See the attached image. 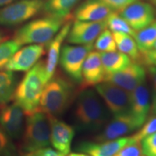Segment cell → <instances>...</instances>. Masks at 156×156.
<instances>
[{
  "label": "cell",
  "mask_w": 156,
  "mask_h": 156,
  "mask_svg": "<svg viewBox=\"0 0 156 156\" xmlns=\"http://www.w3.org/2000/svg\"><path fill=\"white\" fill-rule=\"evenodd\" d=\"M135 142L132 136H124L105 142H83L78 146V151L90 156H114L124 146Z\"/></svg>",
  "instance_id": "14"
},
{
  "label": "cell",
  "mask_w": 156,
  "mask_h": 156,
  "mask_svg": "<svg viewBox=\"0 0 156 156\" xmlns=\"http://www.w3.org/2000/svg\"><path fill=\"white\" fill-rule=\"evenodd\" d=\"M64 19L47 16L34 20L21 27L14 39L22 45L48 44L64 25Z\"/></svg>",
  "instance_id": "5"
},
{
  "label": "cell",
  "mask_w": 156,
  "mask_h": 156,
  "mask_svg": "<svg viewBox=\"0 0 156 156\" xmlns=\"http://www.w3.org/2000/svg\"><path fill=\"white\" fill-rule=\"evenodd\" d=\"M142 55V60L147 65H153L156 67V50L152 48L151 50L140 52Z\"/></svg>",
  "instance_id": "34"
},
{
  "label": "cell",
  "mask_w": 156,
  "mask_h": 156,
  "mask_svg": "<svg viewBox=\"0 0 156 156\" xmlns=\"http://www.w3.org/2000/svg\"><path fill=\"white\" fill-rule=\"evenodd\" d=\"M93 47L98 52L116 51V45L111 30L108 28L104 29L95 39Z\"/></svg>",
  "instance_id": "27"
},
{
  "label": "cell",
  "mask_w": 156,
  "mask_h": 156,
  "mask_svg": "<svg viewBox=\"0 0 156 156\" xmlns=\"http://www.w3.org/2000/svg\"><path fill=\"white\" fill-rule=\"evenodd\" d=\"M113 10L101 0H85L75 12L77 20L98 22L106 19Z\"/></svg>",
  "instance_id": "18"
},
{
  "label": "cell",
  "mask_w": 156,
  "mask_h": 156,
  "mask_svg": "<svg viewBox=\"0 0 156 156\" xmlns=\"http://www.w3.org/2000/svg\"><path fill=\"white\" fill-rule=\"evenodd\" d=\"M106 23L107 28L112 30V32L124 33V34L130 35L134 38L136 31L129 26V25L120 15L112 12L106 17Z\"/></svg>",
  "instance_id": "26"
},
{
  "label": "cell",
  "mask_w": 156,
  "mask_h": 156,
  "mask_svg": "<svg viewBox=\"0 0 156 156\" xmlns=\"http://www.w3.org/2000/svg\"><path fill=\"white\" fill-rule=\"evenodd\" d=\"M105 74L101 53L91 51L84 62L82 69V87L83 89L97 85L104 80Z\"/></svg>",
  "instance_id": "17"
},
{
  "label": "cell",
  "mask_w": 156,
  "mask_h": 156,
  "mask_svg": "<svg viewBox=\"0 0 156 156\" xmlns=\"http://www.w3.org/2000/svg\"><path fill=\"white\" fill-rule=\"evenodd\" d=\"M113 11H122L136 0H101Z\"/></svg>",
  "instance_id": "33"
},
{
  "label": "cell",
  "mask_w": 156,
  "mask_h": 156,
  "mask_svg": "<svg viewBox=\"0 0 156 156\" xmlns=\"http://www.w3.org/2000/svg\"><path fill=\"white\" fill-rule=\"evenodd\" d=\"M21 47L15 39L0 43V69L5 67L12 56Z\"/></svg>",
  "instance_id": "28"
},
{
  "label": "cell",
  "mask_w": 156,
  "mask_h": 156,
  "mask_svg": "<svg viewBox=\"0 0 156 156\" xmlns=\"http://www.w3.org/2000/svg\"><path fill=\"white\" fill-rule=\"evenodd\" d=\"M153 49H155V50H156V42H155V44H154V46H153Z\"/></svg>",
  "instance_id": "43"
},
{
  "label": "cell",
  "mask_w": 156,
  "mask_h": 156,
  "mask_svg": "<svg viewBox=\"0 0 156 156\" xmlns=\"http://www.w3.org/2000/svg\"><path fill=\"white\" fill-rule=\"evenodd\" d=\"M49 116V115H48ZM51 123V143L56 151L67 155L75 136V129L67 123L49 116Z\"/></svg>",
  "instance_id": "15"
},
{
  "label": "cell",
  "mask_w": 156,
  "mask_h": 156,
  "mask_svg": "<svg viewBox=\"0 0 156 156\" xmlns=\"http://www.w3.org/2000/svg\"><path fill=\"white\" fill-rule=\"evenodd\" d=\"M80 0H45L43 11L47 16L65 19Z\"/></svg>",
  "instance_id": "22"
},
{
  "label": "cell",
  "mask_w": 156,
  "mask_h": 156,
  "mask_svg": "<svg viewBox=\"0 0 156 156\" xmlns=\"http://www.w3.org/2000/svg\"><path fill=\"white\" fill-rule=\"evenodd\" d=\"M45 0H16L0 8V26L12 27L36 16L43 10Z\"/></svg>",
  "instance_id": "6"
},
{
  "label": "cell",
  "mask_w": 156,
  "mask_h": 156,
  "mask_svg": "<svg viewBox=\"0 0 156 156\" xmlns=\"http://www.w3.org/2000/svg\"><path fill=\"white\" fill-rule=\"evenodd\" d=\"M67 156H88L87 155H85V154H81V153H70V154H68Z\"/></svg>",
  "instance_id": "39"
},
{
  "label": "cell",
  "mask_w": 156,
  "mask_h": 156,
  "mask_svg": "<svg viewBox=\"0 0 156 156\" xmlns=\"http://www.w3.org/2000/svg\"><path fill=\"white\" fill-rule=\"evenodd\" d=\"M107 28L106 20L98 22L76 20L71 25L67 38V42L75 45L93 44L104 29Z\"/></svg>",
  "instance_id": "12"
},
{
  "label": "cell",
  "mask_w": 156,
  "mask_h": 156,
  "mask_svg": "<svg viewBox=\"0 0 156 156\" xmlns=\"http://www.w3.org/2000/svg\"><path fill=\"white\" fill-rule=\"evenodd\" d=\"M48 80L44 61L38 62L29 69L15 89V103L24 111L25 115L39 108L41 97Z\"/></svg>",
  "instance_id": "1"
},
{
  "label": "cell",
  "mask_w": 156,
  "mask_h": 156,
  "mask_svg": "<svg viewBox=\"0 0 156 156\" xmlns=\"http://www.w3.org/2000/svg\"><path fill=\"white\" fill-rule=\"evenodd\" d=\"M112 34L116 48L120 52L125 54L134 62L140 57V51L134 37L124 33L113 32Z\"/></svg>",
  "instance_id": "24"
},
{
  "label": "cell",
  "mask_w": 156,
  "mask_h": 156,
  "mask_svg": "<svg viewBox=\"0 0 156 156\" xmlns=\"http://www.w3.org/2000/svg\"><path fill=\"white\" fill-rule=\"evenodd\" d=\"M24 156H34L33 155L32 153H27V154H25Z\"/></svg>",
  "instance_id": "42"
},
{
  "label": "cell",
  "mask_w": 156,
  "mask_h": 156,
  "mask_svg": "<svg viewBox=\"0 0 156 156\" xmlns=\"http://www.w3.org/2000/svg\"><path fill=\"white\" fill-rule=\"evenodd\" d=\"M147 73L153 83L155 93H156V67L153 65H147Z\"/></svg>",
  "instance_id": "36"
},
{
  "label": "cell",
  "mask_w": 156,
  "mask_h": 156,
  "mask_svg": "<svg viewBox=\"0 0 156 156\" xmlns=\"http://www.w3.org/2000/svg\"><path fill=\"white\" fill-rule=\"evenodd\" d=\"M151 108L152 113L156 116V93H155L153 95V103H152V105L151 106Z\"/></svg>",
  "instance_id": "37"
},
{
  "label": "cell",
  "mask_w": 156,
  "mask_h": 156,
  "mask_svg": "<svg viewBox=\"0 0 156 156\" xmlns=\"http://www.w3.org/2000/svg\"><path fill=\"white\" fill-rule=\"evenodd\" d=\"M21 150L25 154L48 147L51 143L50 117L40 107L26 115Z\"/></svg>",
  "instance_id": "3"
},
{
  "label": "cell",
  "mask_w": 156,
  "mask_h": 156,
  "mask_svg": "<svg viewBox=\"0 0 156 156\" xmlns=\"http://www.w3.org/2000/svg\"><path fill=\"white\" fill-rule=\"evenodd\" d=\"M143 155L145 156H156V132L145 136L141 140Z\"/></svg>",
  "instance_id": "32"
},
{
  "label": "cell",
  "mask_w": 156,
  "mask_h": 156,
  "mask_svg": "<svg viewBox=\"0 0 156 156\" xmlns=\"http://www.w3.org/2000/svg\"><path fill=\"white\" fill-rule=\"evenodd\" d=\"M16 83L13 72L0 70V106H5L14 97Z\"/></svg>",
  "instance_id": "23"
},
{
  "label": "cell",
  "mask_w": 156,
  "mask_h": 156,
  "mask_svg": "<svg viewBox=\"0 0 156 156\" xmlns=\"http://www.w3.org/2000/svg\"><path fill=\"white\" fill-rule=\"evenodd\" d=\"M93 48V44L86 45H64L62 47L59 62L64 71L72 79L82 81V69L85 58Z\"/></svg>",
  "instance_id": "7"
},
{
  "label": "cell",
  "mask_w": 156,
  "mask_h": 156,
  "mask_svg": "<svg viewBox=\"0 0 156 156\" xmlns=\"http://www.w3.org/2000/svg\"><path fill=\"white\" fill-rule=\"evenodd\" d=\"M4 39H5V35L3 34L2 32H1V31H0V43L2 42Z\"/></svg>",
  "instance_id": "41"
},
{
  "label": "cell",
  "mask_w": 156,
  "mask_h": 156,
  "mask_svg": "<svg viewBox=\"0 0 156 156\" xmlns=\"http://www.w3.org/2000/svg\"><path fill=\"white\" fill-rule=\"evenodd\" d=\"M75 114L77 124L88 130L98 129L110 118V112L96 90L87 88L78 95Z\"/></svg>",
  "instance_id": "2"
},
{
  "label": "cell",
  "mask_w": 156,
  "mask_h": 156,
  "mask_svg": "<svg viewBox=\"0 0 156 156\" xmlns=\"http://www.w3.org/2000/svg\"><path fill=\"white\" fill-rule=\"evenodd\" d=\"M120 15L134 30L145 28L155 20V9L149 2H134L121 11Z\"/></svg>",
  "instance_id": "11"
},
{
  "label": "cell",
  "mask_w": 156,
  "mask_h": 156,
  "mask_svg": "<svg viewBox=\"0 0 156 156\" xmlns=\"http://www.w3.org/2000/svg\"><path fill=\"white\" fill-rule=\"evenodd\" d=\"M32 153L34 156H66L58 151L47 147L33 152Z\"/></svg>",
  "instance_id": "35"
},
{
  "label": "cell",
  "mask_w": 156,
  "mask_h": 156,
  "mask_svg": "<svg viewBox=\"0 0 156 156\" xmlns=\"http://www.w3.org/2000/svg\"><path fill=\"white\" fill-rule=\"evenodd\" d=\"M150 110V93L144 82L130 93V113L143 124Z\"/></svg>",
  "instance_id": "20"
},
{
  "label": "cell",
  "mask_w": 156,
  "mask_h": 156,
  "mask_svg": "<svg viewBox=\"0 0 156 156\" xmlns=\"http://www.w3.org/2000/svg\"><path fill=\"white\" fill-rule=\"evenodd\" d=\"M16 0H0V8L5 7V6L9 5Z\"/></svg>",
  "instance_id": "38"
},
{
  "label": "cell",
  "mask_w": 156,
  "mask_h": 156,
  "mask_svg": "<svg viewBox=\"0 0 156 156\" xmlns=\"http://www.w3.org/2000/svg\"><path fill=\"white\" fill-rule=\"evenodd\" d=\"M139 131L136 132L134 135H132V138L135 142H141V140L145 138V136L156 132V116L154 115L151 116L147 120L145 121Z\"/></svg>",
  "instance_id": "30"
},
{
  "label": "cell",
  "mask_w": 156,
  "mask_h": 156,
  "mask_svg": "<svg viewBox=\"0 0 156 156\" xmlns=\"http://www.w3.org/2000/svg\"><path fill=\"white\" fill-rule=\"evenodd\" d=\"M73 94L72 85L59 75L52 77L45 85L39 107L51 116L62 114L69 106Z\"/></svg>",
  "instance_id": "4"
},
{
  "label": "cell",
  "mask_w": 156,
  "mask_h": 156,
  "mask_svg": "<svg viewBox=\"0 0 156 156\" xmlns=\"http://www.w3.org/2000/svg\"><path fill=\"white\" fill-rule=\"evenodd\" d=\"M101 62L106 75L116 73L124 68L132 62L125 54L120 51L100 52Z\"/></svg>",
  "instance_id": "21"
},
{
  "label": "cell",
  "mask_w": 156,
  "mask_h": 156,
  "mask_svg": "<svg viewBox=\"0 0 156 156\" xmlns=\"http://www.w3.org/2000/svg\"><path fill=\"white\" fill-rule=\"evenodd\" d=\"M149 1H150V3L153 6V7L155 8V12H156V0H149Z\"/></svg>",
  "instance_id": "40"
},
{
  "label": "cell",
  "mask_w": 156,
  "mask_h": 156,
  "mask_svg": "<svg viewBox=\"0 0 156 156\" xmlns=\"http://www.w3.org/2000/svg\"><path fill=\"white\" fill-rule=\"evenodd\" d=\"M114 156H143L141 142H130Z\"/></svg>",
  "instance_id": "31"
},
{
  "label": "cell",
  "mask_w": 156,
  "mask_h": 156,
  "mask_svg": "<svg viewBox=\"0 0 156 156\" xmlns=\"http://www.w3.org/2000/svg\"><path fill=\"white\" fill-rule=\"evenodd\" d=\"M142 125L130 112L116 115L106 124L103 131L96 136L95 141L105 142L122 137V136L138 130Z\"/></svg>",
  "instance_id": "9"
},
{
  "label": "cell",
  "mask_w": 156,
  "mask_h": 156,
  "mask_svg": "<svg viewBox=\"0 0 156 156\" xmlns=\"http://www.w3.org/2000/svg\"><path fill=\"white\" fill-rule=\"evenodd\" d=\"M24 111L16 103L6 106L0 112V126L11 138L17 139L23 132Z\"/></svg>",
  "instance_id": "16"
},
{
  "label": "cell",
  "mask_w": 156,
  "mask_h": 156,
  "mask_svg": "<svg viewBox=\"0 0 156 156\" xmlns=\"http://www.w3.org/2000/svg\"><path fill=\"white\" fill-rule=\"evenodd\" d=\"M44 51V44H29L20 48L4 68L12 72L28 71L38 62Z\"/></svg>",
  "instance_id": "13"
},
{
  "label": "cell",
  "mask_w": 156,
  "mask_h": 156,
  "mask_svg": "<svg viewBox=\"0 0 156 156\" xmlns=\"http://www.w3.org/2000/svg\"><path fill=\"white\" fill-rule=\"evenodd\" d=\"M12 138L0 127V156H17V150Z\"/></svg>",
  "instance_id": "29"
},
{
  "label": "cell",
  "mask_w": 156,
  "mask_h": 156,
  "mask_svg": "<svg viewBox=\"0 0 156 156\" xmlns=\"http://www.w3.org/2000/svg\"><path fill=\"white\" fill-rule=\"evenodd\" d=\"M134 39L140 52L152 49L156 42V20L145 28L136 31Z\"/></svg>",
  "instance_id": "25"
},
{
  "label": "cell",
  "mask_w": 156,
  "mask_h": 156,
  "mask_svg": "<svg viewBox=\"0 0 156 156\" xmlns=\"http://www.w3.org/2000/svg\"><path fill=\"white\" fill-rule=\"evenodd\" d=\"M146 71L142 64L132 62L124 69L112 75H105L103 82L113 83L131 93L138 85L145 82Z\"/></svg>",
  "instance_id": "10"
},
{
  "label": "cell",
  "mask_w": 156,
  "mask_h": 156,
  "mask_svg": "<svg viewBox=\"0 0 156 156\" xmlns=\"http://www.w3.org/2000/svg\"><path fill=\"white\" fill-rule=\"evenodd\" d=\"M95 90L114 116L130 112V93L125 90L108 82H102L95 85Z\"/></svg>",
  "instance_id": "8"
},
{
  "label": "cell",
  "mask_w": 156,
  "mask_h": 156,
  "mask_svg": "<svg viewBox=\"0 0 156 156\" xmlns=\"http://www.w3.org/2000/svg\"><path fill=\"white\" fill-rule=\"evenodd\" d=\"M71 25V23H67L64 24L57 34L48 43L47 58L45 62L46 76L48 80L53 77L55 73L58 60H59L62 44L69 34Z\"/></svg>",
  "instance_id": "19"
}]
</instances>
